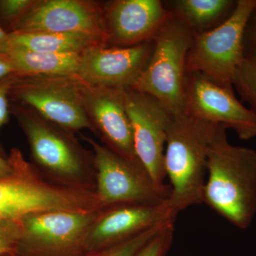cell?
I'll use <instances>...</instances> for the list:
<instances>
[{
    "mask_svg": "<svg viewBox=\"0 0 256 256\" xmlns=\"http://www.w3.org/2000/svg\"><path fill=\"white\" fill-rule=\"evenodd\" d=\"M108 208L90 234V238L97 244L114 246L176 218L168 201L158 205L126 204Z\"/></svg>",
    "mask_w": 256,
    "mask_h": 256,
    "instance_id": "cell-14",
    "label": "cell"
},
{
    "mask_svg": "<svg viewBox=\"0 0 256 256\" xmlns=\"http://www.w3.org/2000/svg\"><path fill=\"white\" fill-rule=\"evenodd\" d=\"M18 165L15 162L12 156L10 160H4L0 156V180L14 178L18 174Z\"/></svg>",
    "mask_w": 256,
    "mask_h": 256,
    "instance_id": "cell-27",
    "label": "cell"
},
{
    "mask_svg": "<svg viewBox=\"0 0 256 256\" xmlns=\"http://www.w3.org/2000/svg\"><path fill=\"white\" fill-rule=\"evenodd\" d=\"M256 4V0H238L223 23L208 31L193 32L186 74L200 73L220 86L234 88V74L244 60V32Z\"/></svg>",
    "mask_w": 256,
    "mask_h": 256,
    "instance_id": "cell-4",
    "label": "cell"
},
{
    "mask_svg": "<svg viewBox=\"0 0 256 256\" xmlns=\"http://www.w3.org/2000/svg\"><path fill=\"white\" fill-rule=\"evenodd\" d=\"M166 224L154 227L131 237L124 242L114 244L104 256H134L136 252Z\"/></svg>",
    "mask_w": 256,
    "mask_h": 256,
    "instance_id": "cell-22",
    "label": "cell"
},
{
    "mask_svg": "<svg viewBox=\"0 0 256 256\" xmlns=\"http://www.w3.org/2000/svg\"><path fill=\"white\" fill-rule=\"evenodd\" d=\"M90 220L92 216L85 212L53 210L28 216L22 222L25 234L32 240L60 246L74 242Z\"/></svg>",
    "mask_w": 256,
    "mask_h": 256,
    "instance_id": "cell-15",
    "label": "cell"
},
{
    "mask_svg": "<svg viewBox=\"0 0 256 256\" xmlns=\"http://www.w3.org/2000/svg\"><path fill=\"white\" fill-rule=\"evenodd\" d=\"M203 203L240 229L256 214V151L230 144L223 126L208 146Z\"/></svg>",
    "mask_w": 256,
    "mask_h": 256,
    "instance_id": "cell-1",
    "label": "cell"
},
{
    "mask_svg": "<svg viewBox=\"0 0 256 256\" xmlns=\"http://www.w3.org/2000/svg\"><path fill=\"white\" fill-rule=\"evenodd\" d=\"M244 60H256V4L244 32Z\"/></svg>",
    "mask_w": 256,
    "mask_h": 256,
    "instance_id": "cell-24",
    "label": "cell"
},
{
    "mask_svg": "<svg viewBox=\"0 0 256 256\" xmlns=\"http://www.w3.org/2000/svg\"><path fill=\"white\" fill-rule=\"evenodd\" d=\"M136 156L152 180L164 186L166 131L172 114L154 98L132 88L124 89Z\"/></svg>",
    "mask_w": 256,
    "mask_h": 256,
    "instance_id": "cell-8",
    "label": "cell"
},
{
    "mask_svg": "<svg viewBox=\"0 0 256 256\" xmlns=\"http://www.w3.org/2000/svg\"><path fill=\"white\" fill-rule=\"evenodd\" d=\"M41 194L32 180L14 178L0 180V220L16 222L36 212Z\"/></svg>",
    "mask_w": 256,
    "mask_h": 256,
    "instance_id": "cell-19",
    "label": "cell"
},
{
    "mask_svg": "<svg viewBox=\"0 0 256 256\" xmlns=\"http://www.w3.org/2000/svg\"><path fill=\"white\" fill-rule=\"evenodd\" d=\"M9 54L16 69V74L21 75L76 76L82 54L46 53L12 46Z\"/></svg>",
    "mask_w": 256,
    "mask_h": 256,
    "instance_id": "cell-18",
    "label": "cell"
},
{
    "mask_svg": "<svg viewBox=\"0 0 256 256\" xmlns=\"http://www.w3.org/2000/svg\"><path fill=\"white\" fill-rule=\"evenodd\" d=\"M193 31L172 13L153 40L150 58L132 88L149 94L170 114L184 111L186 62Z\"/></svg>",
    "mask_w": 256,
    "mask_h": 256,
    "instance_id": "cell-3",
    "label": "cell"
},
{
    "mask_svg": "<svg viewBox=\"0 0 256 256\" xmlns=\"http://www.w3.org/2000/svg\"><path fill=\"white\" fill-rule=\"evenodd\" d=\"M10 28L16 33L87 34L106 38L102 2L90 0H34Z\"/></svg>",
    "mask_w": 256,
    "mask_h": 256,
    "instance_id": "cell-10",
    "label": "cell"
},
{
    "mask_svg": "<svg viewBox=\"0 0 256 256\" xmlns=\"http://www.w3.org/2000/svg\"><path fill=\"white\" fill-rule=\"evenodd\" d=\"M80 92L94 132L100 134L105 146L121 158L141 164L134 152L124 89L92 85L80 80Z\"/></svg>",
    "mask_w": 256,
    "mask_h": 256,
    "instance_id": "cell-11",
    "label": "cell"
},
{
    "mask_svg": "<svg viewBox=\"0 0 256 256\" xmlns=\"http://www.w3.org/2000/svg\"><path fill=\"white\" fill-rule=\"evenodd\" d=\"M14 74L0 80V130L8 122L10 114V92L14 79Z\"/></svg>",
    "mask_w": 256,
    "mask_h": 256,
    "instance_id": "cell-25",
    "label": "cell"
},
{
    "mask_svg": "<svg viewBox=\"0 0 256 256\" xmlns=\"http://www.w3.org/2000/svg\"><path fill=\"white\" fill-rule=\"evenodd\" d=\"M232 84L256 114V60H244L236 70Z\"/></svg>",
    "mask_w": 256,
    "mask_h": 256,
    "instance_id": "cell-20",
    "label": "cell"
},
{
    "mask_svg": "<svg viewBox=\"0 0 256 256\" xmlns=\"http://www.w3.org/2000/svg\"><path fill=\"white\" fill-rule=\"evenodd\" d=\"M10 114L22 128L38 166L50 174L68 180L85 174L89 162L94 161L72 132L45 119L28 106L10 102Z\"/></svg>",
    "mask_w": 256,
    "mask_h": 256,
    "instance_id": "cell-6",
    "label": "cell"
},
{
    "mask_svg": "<svg viewBox=\"0 0 256 256\" xmlns=\"http://www.w3.org/2000/svg\"><path fill=\"white\" fill-rule=\"evenodd\" d=\"M184 111L196 118L233 130L244 140L256 137V114L242 105L233 88L217 85L200 73L186 74Z\"/></svg>",
    "mask_w": 256,
    "mask_h": 256,
    "instance_id": "cell-9",
    "label": "cell"
},
{
    "mask_svg": "<svg viewBox=\"0 0 256 256\" xmlns=\"http://www.w3.org/2000/svg\"><path fill=\"white\" fill-rule=\"evenodd\" d=\"M92 148L97 170L98 200L107 207L114 205H158L168 201L169 185L160 186L142 165L121 158L92 138L82 137Z\"/></svg>",
    "mask_w": 256,
    "mask_h": 256,
    "instance_id": "cell-7",
    "label": "cell"
},
{
    "mask_svg": "<svg viewBox=\"0 0 256 256\" xmlns=\"http://www.w3.org/2000/svg\"><path fill=\"white\" fill-rule=\"evenodd\" d=\"M10 100L28 106L68 132L94 131L82 104L80 80L72 76L15 74Z\"/></svg>",
    "mask_w": 256,
    "mask_h": 256,
    "instance_id": "cell-5",
    "label": "cell"
},
{
    "mask_svg": "<svg viewBox=\"0 0 256 256\" xmlns=\"http://www.w3.org/2000/svg\"><path fill=\"white\" fill-rule=\"evenodd\" d=\"M16 73V69L10 54H0V80Z\"/></svg>",
    "mask_w": 256,
    "mask_h": 256,
    "instance_id": "cell-28",
    "label": "cell"
},
{
    "mask_svg": "<svg viewBox=\"0 0 256 256\" xmlns=\"http://www.w3.org/2000/svg\"><path fill=\"white\" fill-rule=\"evenodd\" d=\"M34 0H0V20L10 26L24 14Z\"/></svg>",
    "mask_w": 256,
    "mask_h": 256,
    "instance_id": "cell-23",
    "label": "cell"
},
{
    "mask_svg": "<svg viewBox=\"0 0 256 256\" xmlns=\"http://www.w3.org/2000/svg\"><path fill=\"white\" fill-rule=\"evenodd\" d=\"M153 46L152 41L131 47H94L80 55L76 76L92 85L132 88L146 68Z\"/></svg>",
    "mask_w": 256,
    "mask_h": 256,
    "instance_id": "cell-13",
    "label": "cell"
},
{
    "mask_svg": "<svg viewBox=\"0 0 256 256\" xmlns=\"http://www.w3.org/2000/svg\"><path fill=\"white\" fill-rule=\"evenodd\" d=\"M16 222L0 220V256L11 250L18 236Z\"/></svg>",
    "mask_w": 256,
    "mask_h": 256,
    "instance_id": "cell-26",
    "label": "cell"
},
{
    "mask_svg": "<svg viewBox=\"0 0 256 256\" xmlns=\"http://www.w3.org/2000/svg\"><path fill=\"white\" fill-rule=\"evenodd\" d=\"M12 48V45L10 32L5 31L0 26V54H9Z\"/></svg>",
    "mask_w": 256,
    "mask_h": 256,
    "instance_id": "cell-29",
    "label": "cell"
},
{
    "mask_svg": "<svg viewBox=\"0 0 256 256\" xmlns=\"http://www.w3.org/2000/svg\"><path fill=\"white\" fill-rule=\"evenodd\" d=\"M166 8L193 32H206L220 24L233 12V0H175Z\"/></svg>",
    "mask_w": 256,
    "mask_h": 256,
    "instance_id": "cell-17",
    "label": "cell"
},
{
    "mask_svg": "<svg viewBox=\"0 0 256 256\" xmlns=\"http://www.w3.org/2000/svg\"><path fill=\"white\" fill-rule=\"evenodd\" d=\"M171 15L160 0L102 2L106 46L131 47L153 41Z\"/></svg>",
    "mask_w": 256,
    "mask_h": 256,
    "instance_id": "cell-12",
    "label": "cell"
},
{
    "mask_svg": "<svg viewBox=\"0 0 256 256\" xmlns=\"http://www.w3.org/2000/svg\"><path fill=\"white\" fill-rule=\"evenodd\" d=\"M174 222L164 225L134 256H165L172 244Z\"/></svg>",
    "mask_w": 256,
    "mask_h": 256,
    "instance_id": "cell-21",
    "label": "cell"
},
{
    "mask_svg": "<svg viewBox=\"0 0 256 256\" xmlns=\"http://www.w3.org/2000/svg\"><path fill=\"white\" fill-rule=\"evenodd\" d=\"M10 33L12 46L33 52L80 54L94 47L106 45L104 37L87 34Z\"/></svg>",
    "mask_w": 256,
    "mask_h": 256,
    "instance_id": "cell-16",
    "label": "cell"
},
{
    "mask_svg": "<svg viewBox=\"0 0 256 256\" xmlns=\"http://www.w3.org/2000/svg\"><path fill=\"white\" fill-rule=\"evenodd\" d=\"M218 126L184 111L172 114L166 131L164 171L170 182L168 205L176 216L188 207L203 203L208 149Z\"/></svg>",
    "mask_w": 256,
    "mask_h": 256,
    "instance_id": "cell-2",
    "label": "cell"
}]
</instances>
